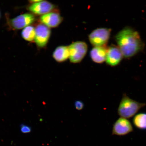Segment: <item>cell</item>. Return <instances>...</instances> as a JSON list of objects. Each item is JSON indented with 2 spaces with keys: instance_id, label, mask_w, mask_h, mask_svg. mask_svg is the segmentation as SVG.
Wrapping results in <instances>:
<instances>
[{
  "instance_id": "obj_1",
  "label": "cell",
  "mask_w": 146,
  "mask_h": 146,
  "mask_svg": "<svg viewBox=\"0 0 146 146\" xmlns=\"http://www.w3.org/2000/svg\"><path fill=\"white\" fill-rule=\"evenodd\" d=\"M118 47L123 56L129 58L134 56L142 50L144 46L139 33L131 27H125L115 36Z\"/></svg>"
},
{
  "instance_id": "obj_2",
  "label": "cell",
  "mask_w": 146,
  "mask_h": 146,
  "mask_svg": "<svg viewBox=\"0 0 146 146\" xmlns=\"http://www.w3.org/2000/svg\"><path fill=\"white\" fill-rule=\"evenodd\" d=\"M146 104L140 103L129 98L125 94L120 101L118 109V114L121 117L129 118L133 117Z\"/></svg>"
},
{
  "instance_id": "obj_3",
  "label": "cell",
  "mask_w": 146,
  "mask_h": 146,
  "mask_svg": "<svg viewBox=\"0 0 146 146\" xmlns=\"http://www.w3.org/2000/svg\"><path fill=\"white\" fill-rule=\"evenodd\" d=\"M71 62L80 63L84 58L88 50L87 44L84 42L78 41L73 42L68 46Z\"/></svg>"
},
{
  "instance_id": "obj_4",
  "label": "cell",
  "mask_w": 146,
  "mask_h": 146,
  "mask_svg": "<svg viewBox=\"0 0 146 146\" xmlns=\"http://www.w3.org/2000/svg\"><path fill=\"white\" fill-rule=\"evenodd\" d=\"M111 31L106 28L97 29L89 34V41L94 47L105 46L110 37Z\"/></svg>"
},
{
  "instance_id": "obj_5",
  "label": "cell",
  "mask_w": 146,
  "mask_h": 146,
  "mask_svg": "<svg viewBox=\"0 0 146 146\" xmlns=\"http://www.w3.org/2000/svg\"><path fill=\"white\" fill-rule=\"evenodd\" d=\"M133 130L131 122L127 118L121 117L113 125L112 134L119 136H125L132 132Z\"/></svg>"
},
{
  "instance_id": "obj_6",
  "label": "cell",
  "mask_w": 146,
  "mask_h": 146,
  "mask_svg": "<svg viewBox=\"0 0 146 146\" xmlns=\"http://www.w3.org/2000/svg\"><path fill=\"white\" fill-rule=\"evenodd\" d=\"M35 31L34 41L36 45L40 48L45 47L50 37L51 30L50 28L42 24L36 27Z\"/></svg>"
},
{
  "instance_id": "obj_7",
  "label": "cell",
  "mask_w": 146,
  "mask_h": 146,
  "mask_svg": "<svg viewBox=\"0 0 146 146\" xmlns=\"http://www.w3.org/2000/svg\"><path fill=\"white\" fill-rule=\"evenodd\" d=\"M35 18L33 15L25 13L17 16L11 20V27L15 30H20L30 26L35 21Z\"/></svg>"
},
{
  "instance_id": "obj_8",
  "label": "cell",
  "mask_w": 146,
  "mask_h": 146,
  "mask_svg": "<svg viewBox=\"0 0 146 146\" xmlns=\"http://www.w3.org/2000/svg\"><path fill=\"white\" fill-rule=\"evenodd\" d=\"M55 8V6L52 3L46 1H41L32 3L28 7V10L33 13L42 16L52 12Z\"/></svg>"
},
{
  "instance_id": "obj_9",
  "label": "cell",
  "mask_w": 146,
  "mask_h": 146,
  "mask_svg": "<svg viewBox=\"0 0 146 146\" xmlns=\"http://www.w3.org/2000/svg\"><path fill=\"white\" fill-rule=\"evenodd\" d=\"M123 56L118 46L114 45L111 46L108 48L106 61L108 65L114 67L120 63Z\"/></svg>"
},
{
  "instance_id": "obj_10",
  "label": "cell",
  "mask_w": 146,
  "mask_h": 146,
  "mask_svg": "<svg viewBox=\"0 0 146 146\" xmlns=\"http://www.w3.org/2000/svg\"><path fill=\"white\" fill-rule=\"evenodd\" d=\"M63 18L58 13L50 12L41 16L40 21L42 24L50 28L59 26L63 21Z\"/></svg>"
},
{
  "instance_id": "obj_11",
  "label": "cell",
  "mask_w": 146,
  "mask_h": 146,
  "mask_svg": "<svg viewBox=\"0 0 146 146\" xmlns=\"http://www.w3.org/2000/svg\"><path fill=\"white\" fill-rule=\"evenodd\" d=\"M107 50L106 46L94 47L90 52L91 59L94 62L97 63H104L106 59Z\"/></svg>"
},
{
  "instance_id": "obj_12",
  "label": "cell",
  "mask_w": 146,
  "mask_h": 146,
  "mask_svg": "<svg viewBox=\"0 0 146 146\" xmlns=\"http://www.w3.org/2000/svg\"><path fill=\"white\" fill-rule=\"evenodd\" d=\"M52 56L58 62L62 63L66 61L69 57L68 46H61L58 47L53 53Z\"/></svg>"
},
{
  "instance_id": "obj_13",
  "label": "cell",
  "mask_w": 146,
  "mask_h": 146,
  "mask_svg": "<svg viewBox=\"0 0 146 146\" xmlns=\"http://www.w3.org/2000/svg\"><path fill=\"white\" fill-rule=\"evenodd\" d=\"M133 123L135 127L141 130H146V113H140L135 115Z\"/></svg>"
},
{
  "instance_id": "obj_14",
  "label": "cell",
  "mask_w": 146,
  "mask_h": 146,
  "mask_svg": "<svg viewBox=\"0 0 146 146\" xmlns=\"http://www.w3.org/2000/svg\"><path fill=\"white\" fill-rule=\"evenodd\" d=\"M36 34L35 28L32 26H29L23 29L21 35L25 40L32 42L34 40Z\"/></svg>"
},
{
  "instance_id": "obj_15",
  "label": "cell",
  "mask_w": 146,
  "mask_h": 146,
  "mask_svg": "<svg viewBox=\"0 0 146 146\" xmlns=\"http://www.w3.org/2000/svg\"><path fill=\"white\" fill-rule=\"evenodd\" d=\"M20 129L21 133H28L31 132L32 129L31 127L25 123H22L20 125Z\"/></svg>"
},
{
  "instance_id": "obj_16",
  "label": "cell",
  "mask_w": 146,
  "mask_h": 146,
  "mask_svg": "<svg viewBox=\"0 0 146 146\" xmlns=\"http://www.w3.org/2000/svg\"><path fill=\"white\" fill-rule=\"evenodd\" d=\"M74 106L76 109L78 110H81L83 108L84 104L82 101L77 100L75 102Z\"/></svg>"
},
{
  "instance_id": "obj_17",
  "label": "cell",
  "mask_w": 146,
  "mask_h": 146,
  "mask_svg": "<svg viewBox=\"0 0 146 146\" xmlns=\"http://www.w3.org/2000/svg\"><path fill=\"white\" fill-rule=\"evenodd\" d=\"M0 17H1V13H0Z\"/></svg>"
}]
</instances>
